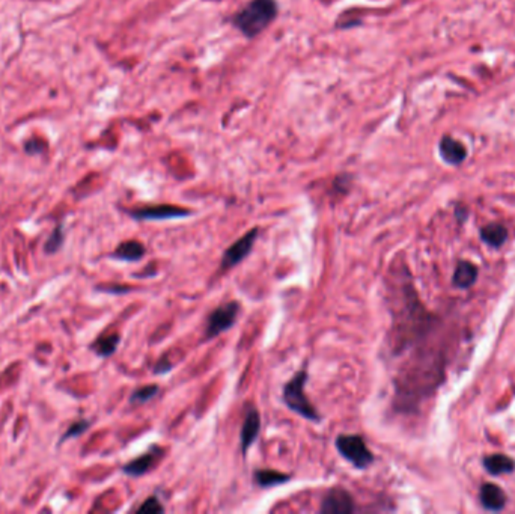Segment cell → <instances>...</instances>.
<instances>
[{"label": "cell", "instance_id": "obj_1", "mask_svg": "<svg viewBox=\"0 0 515 514\" xmlns=\"http://www.w3.org/2000/svg\"><path fill=\"white\" fill-rule=\"evenodd\" d=\"M277 16L274 0H250L234 17V24L246 36L254 38L266 31Z\"/></svg>", "mask_w": 515, "mask_h": 514}, {"label": "cell", "instance_id": "obj_2", "mask_svg": "<svg viewBox=\"0 0 515 514\" xmlns=\"http://www.w3.org/2000/svg\"><path fill=\"white\" fill-rule=\"evenodd\" d=\"M308 379H309L308 365H305L298 373H296L286 381V385L283 386L282 399L283 403L288 406V408H291L294 413H297L303 419H308L311 423H320L321 415L313 407V404L309 401L305 394V385Z\"/></svg>", "mask_w": 515, "mask_h": 514}, {"label": "cell", "instance_id": "obj_3", "mask_svg": "<svg viewBox=\"0 0 515 514\" xmlns=\"http://www.w3.org/2000/svg\"><path fill=\"white\" fill-rule=\"evenodd\" d=\"M335 446L340 457L359 471L369 468L375 461L374 454L359 434H339L335 441Z\"/></svg>", "mask_w": 515, "mask_h": 514}, {"label": "cell", "instance_id": "obj_4", "mask_svg": "<svg viewBox=\"0 0 515 514\" xmlns=\"http://www.w3.org/2000/svg\"><path fill=\"white\" fill-rule=\"evenodd\" d=\"M240 303L236 300H231L228 303H223V305L217 307L213 312L208 315L207 323H205V338L213 339L219 336L220 334L229 331V329L235 324L236 319L240 315Z\"/></svg>", "mask_w": 515, "mask_h": 514}, {"label": "cell", "instance_id": "obj_5", "mask_svg": "<svg viewBox=\"0 0 515 514\" xmlns=\"http://www.w3.org/2000/svg\"><path fill=\"white\" fill-rule=\"evenodd\" d=\"M258 228H254L250 230L249 232H246L241 239L236 240L234 245H231L227 250H224V254L222 257V262H220V270L222 272H227L235 266H239L240 262L252 252L254 249V245L258 239Z\"/></svg>", "mask_w": 515, "mask_h": 514}, {"label": "cell", "instance_id": "obj_6", "mask_svg": "<svg viewBox=\"0 0 515 514\" xmlns=\"http://www.w3.org/2000/svg\"><path fill=\"white\" fill-rule=\"evenodd\" d=\"M354 511V499L343 487H333V489L327 490L321 500L320 513L323 514H351Z\"/></svg>", "mask_w": 515, "mask_h": 514}, {"label": "cell", "instance_id": "obj_7", "mask_svg": "<svg viewBox=\"0 0 515 514\" xmlns=\"http://www.w3.org/2000/svg\"><path fill=\"white\" fill-rule=\"evenodd\" d=\"M128 215L136 220H169V219H182L192 215L190 210L181 208L177 205H151L136 208L128 212Z\"/></svg>", "mask_w": 515, "mask_h": 514}, {"label": "cell", "instance_id": "obj_8", "mask_svg": "<svg viewBox=\"0 0 515 514\" xmlns=\"http://www.w3.org/2000/svg\"><path fill=\"white\" fill-rule=\"evenodd\" d=\"M162 457H163L162 448L152 445L147 453L142 454L140 457H136L135 460L128 461L127 465H124L123 471L128 477H133V478L142 477V476H145V473H148L158 463V461H160Z\"/></svg>", "mask_w": 515, "mask_h": 514}, {"label": "cell", "instance_id": "obj_9", "mask_svg": "<svg viewBox=\"0 0 515 514\" xmlns=\"http://www.w3.org/2000/svg\"><path fill=\"white\" fill-rule=\"evenodd\" d=\"M259 430H261L259 412L254 406H247L241 431H240V445H241V453L244 456H247V451L255 443L258 434H259Z\"/></svg>", "mask_w": 515, "mask_h": 514}, {"label": "cell", "instance_id": "obj_10", "mask_svg": "<svg viewBox=\"0 0 515 514\" xmlns=\"http://www.w3.org/2000/svg\"><path fill=\"white\" fill-rule=\"evenodd\" d=\"M439 151L443 162L447 165H461L467 159V148L463 142L454 139L452 136H443L439 143Z\"/></svg>", "mask_w": 515, "mask_h": 514}, {"label": "cell", "instance_id": "obj_11", "mask_svg": "<svg viewBox=\"0 0 515 514\" xmlns=\"http://www.w3.org/2000/svg\"><path fill=\"white\" fill-rule=\"evenodd\" d=\"M147 254V249L145 246L137 242V240H128L121 243L115 249V252L112 254V258L120 259V261H127V262H135L139 261Z\"/></svg>", "mask_w": 515, "mask_h": 514}, {"label": "cell", "instance_id": "obj_12", "mask_svg": "<svg viewBox=\"0 0 515 514\" xmlns=\"http://www.w3.org/2000/svg\"><path fill=\"white\" fill-rule=\"evenodd\" d=\"M254 481L261 489H271V487L291 481V476L274 469H256L254 472Z\"/></svg>", "mask_w": 515, "mask_h": 514}, {"label": "cell", "instance_id": "obj_13", "mask_svg": "<svg viewBox=\"0 0 515 514\" xmlns=\"http://www.w3.org/2000/svg\"><path fill=\"white\" fill-rule=\"evenodd\" d=\"M481 503L487 510L499 511L505 507L506 496L494 484H484L481 489Z\"/></svg>", "mask_w": 515, "mask_h": 514}, {"label": "cell", "instance_id": "obj_14", "mask_svg": "<svg viewBox=\"0 0 515 514\" xmlns=\"http://www.w3.org/2000/svg\"><path fill=\"white\" fill-rule=\"evenodd\" d=\"M485 469L491 476H501V473H509L515 469V461L504 454H494L484 458Z\"/></svg>", "mask_w": 515, "mask_h": 514}, {"label": "cell", "instance_id": "obj_15", "mask_svg": "<svg viewBox=\"0 0 515 514\" xmlns=\"http://www.w3.org/2000/svg\"><path fill=\"white\" fill-rule=\"evenodd\" d=\"M478 279V269L469 261H461L454 274V284L458 288H469Z\"/></svg>", "mask_w": 515, "mask_h": 514}, {"label": "cell", "instance_id": "obj_16", "mask_svg": "<svg viewBox=\"0 0 515 514\" xmlns=\"http://www.w3.org/2000/svg\"><path fill=\"white\" fill-rule=\"evenodd\" d=\"M508 231L504 225H499V223H490L481 230V239L493 247H499L505 243Z\"/></svg>", "mask_w": 515, "mask_h": 514}, {"label": "cell", "instance_id": "obj_17", "mask_svg": "<svg viewBox=\"0 0 515 514\" xmlns=\"http://www.w3.org/2000/svg\"><path fill=\"white\" fill-rule=\"evenodd\" d=\"M120 341H121V336L118 334L103 335L94 342V344L90 346V349L94 350L98 356H101V358H109V356H112L116 351L118 346H120Z\"/></svg>", "mask_w": 515, "mask_h": 514}, {"label": "cell", "instance_id": "obj_18", "mask_svg": "<svg viewBox=\"0 0 515 514\" xmlns=\"http://www.w3.org/2000/svg\"><path fill=\"white\" fill-rule=\"evenodd\" d=\"M158 392H160V388H158L157 385H147V386H142L139 389H136L133 394H131L130 397V403L131 404H145L151 401L152 399H155Z\"/></svg>", "mask_w": 515, "mask_h": 514}, {"label": "cell", "instance_id": "obj_19", "mask_svg": "<svg viewBox=\"0 0 515 514\" xmlns=\"http://www.w3.org/2000/svg\"><path fill=\"white\" fill-rule=\"evenodd\" d=\"M63 239H65L63 228H62V225H59L55 231L51 232V235L48 237V240H47V243H46V252H47V254H55V252H58V250L61 249V246L63 245Z\"/></svg>", "mask_w": 515, "mask_h": 514}, {"label": "cell", "instance_id": "obj_20", "mask_svg": "<svg viewBox=\"0 0 515 514\" xmlns=\"http://www.w3.org/2000/svg\"><path fill=\"white\" fill-rule=\"evenodd\" d=\"M137 513H150V514H160L165 513V507L157 496H151L143 500V504L137 508Z\"/></svg>", "mask_w": 515, "mask_h": 514}, {"label": "cell", "instance_id": "obj_21", "mask_svg": "<svg viewBox=\"0 0 515 514\" xmlns=\"http://www.w3.org/2000/svg\"><path fill=\"white\" fill-rule=\"evenodd\" d=\"M89 426H90L89 421H85V419H82V421H77V423H74V424L68 428V431L63 434L62 441L68 439V438H77V436H80V434H83V433L89 428Z\"/></svg>", "mask_w": 515, "mask_h": 514}, {"label": "cell", "instance_id": "obj_22", "mask_svg": "<svg viewBox=\"0 0 515 514\" xmlns=\"http://www.w3.org/2000/svg\"><path fill=\"white\" fill-rule=\"evenodd\" d=\"M97 289H100V292H104V293H110V294H125V293H130L131 287H125V285H112V287H98Z\"/></svg>", "mask_w": 515, "mask_h": 514}, {"label": "cell", "instance_id": "obj_23", "mask_svg": "<svg viewBox=\"0 0 515 514\" xmlns=\"http://www.w3.org/2000/svg\"><path fill=\"white\" fill-rule=\"evenodd\" d=\"M172 368H174L172 362H169L166 358H162L154 366V374H166L172 370Z\"/></svg>", "mask_w": 515, "mask_h": 514}]
</instances>
